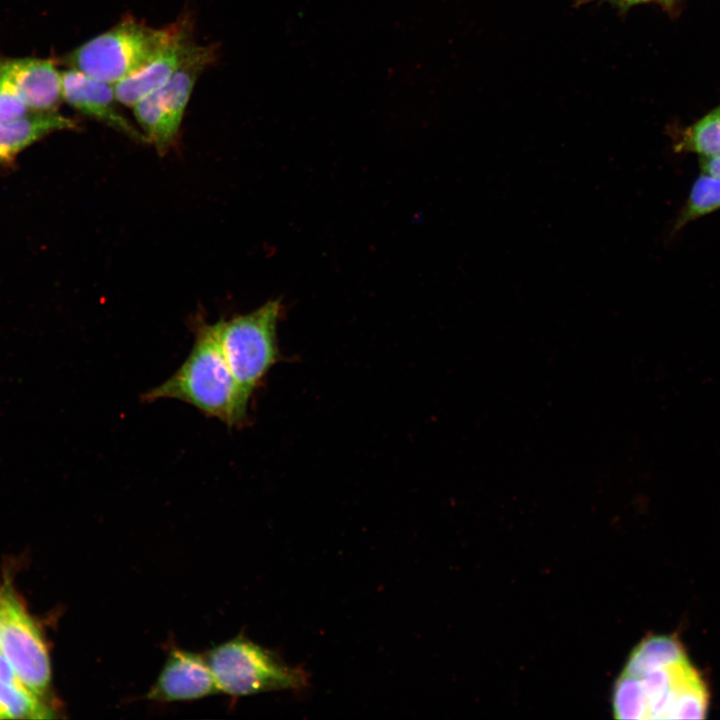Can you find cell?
<instances>
[{
  "label": "cell",
  "mask_w": 720,
  "mask_h": 720,
  "mask_svg": "<svg viewBox=\"0 0 720 720\" xmlns=\"http://www.w3.org/2000/svg\"><path fill=\"white\" fill-rule=\"evenodd\" d=\"M615 688L619 718L702 719L708 709L705 683L673 636L641 642Z\"/></svg>",
  "instance_id": "1"
},
{
  "label": "cell",
  "mask_w": 720,
  "mask_h": 720,
  "mask_svg": "<svg viewBox=\"0 0 720 720\" xmlns=\"http://www.w3.org/2000/svg\"><path fill=\"white\" fill-rule=\"evenodd\" d=\"M163 399L187 403L230 427L246 422L248 409L241 402L212 324L196 326L193 346L183 363L169 378L142 396L144 402Z\"/></svg>",
  "instance_id": "2"
},
{
  "label": "cell",
  "mask_w": 720,
  "mask_h": 720,
  "mask_svg": "<svg viewBox=\"0 0 720 720\" xmlns=\"http://www.w3.org/2000/svg\"><path fill=\"white\" fill-rule=\"evenodd\" d=\"M177 29L178 20L155 28L126 16L72 50L64 61L71 69L115 84L147 65L172 40Z\"/></svg>",
  "instance_id": "3"
},
{
  "label": "cell",
  "mask_w": 720,
  "mask_h": 720,
  "mask_svg": "<svg viewBox=\"0 0 720 720\" xmlns=\"http://www.w3.org/2000/svg\"><path fill=\"white\" fill-rule=\"evenodd\" d=\"M281 312V301L271 299L251 312L212 323L246 409L254 391L279 361L277 324Z\"/></svg>",
  "instance_id": "4"
},
{
  "label": "cell",
  "mask_w": 720,
  "mask_h": 720,
  "mask_svg": "<svg viewBox=\"0 0 720 720\" xmlns=\"http://www.w3.org/2000/svg\"><path fill=\"white\" fill-rule=\"evenodd\" d=\"M219 693L232 697L267 691H303L309 676L301 667L287 665L272 651L238 636L216 645L206 655Z\"/></svg>",
  "instance_id": "5"
},
{
  "label": "cell",
  "mask_w": 720,
  "mask_h": 720,
  "mask_svg": "<svg viewBox=\"0 0 720 720\" xmlns=\"http://www.w3.org/2000/svg\"><path fill=\"white\" fill-rule=\"evenodd\" d=\"M216 59L215 45L194 43L169 80L132 107L139 129L159 154L175 144L195 84Z\"/></svg>",
  "instance_id": "6"
},
{
  "label": "cell",
  "mask_w": 720,
  "mask_h": 720,
  "mask_svg": "<svg viewBox=\"0 0 720 720\" xmlns=\"http://www.w3.org/2000/svg\"><path fill=\"white\" fill-rule=\"evenodd\" d=\"M0 596L4 610L0 649L23 685L43 699L51 683V665L44 639L10 586L1 588Z\"/></svg>",
  "instance_id": "7"
},
{
  "label": "cell",
  "mask_w": 720,
  "mask_h": 720,
  "mask_svg": "<svg viewBox=\"0 0 720 720\" xmlns=\"http://www.w3.org/2000/svg\"><path fill=\"white\" fill-rule=\"evenodd\" d=\"M216 693L219 690L206 657L172 647L146 698L175 702L196 700Z\"/></svg>",
  "instance_id": "8"
},
{
  "label": "cell",
  "mask_w": 720,
  "mask_h": 720,
  "mask_svg": "<svg viewBox=\"0 0 720 720\" xmlns=\"http://www.w3.org/2000/svg\"><path fill=\"white\" fill-rule=\"evenodd\" d=\"M63 100L130 139L148 143L147 138L118 108L114 84L71 69L62 72Z\"/></svg>",
  "instance_id": "9"
},
{
  "label": "cell",
  "mask_w": 720,
  "mask_h": 720,
  "mask_svg": "<svg viewBox=\"0 0 720 720\" xmlns=\"http://www.w3.org/2000/svg\"><path fill=\"white\" fill-rule=\"evenodd\" d=\"M189 16L178 19V29L166 47L147 65L114 84L119 103L133 107L138 101L162 87L181 64L195 43Z\"/></svg>",
  "instance_id": "10"
},
{
  "label": "cell",
  "mask_w": 720,
  "mask_h": 720,
  "mask_svg": "<svg viewBox=\"0 0 720 720\" xmlns=\"http://www.w3.org/2000/svg\"><path fill=\"white\" fill-rule=\"evenodd\" d=\"M9 78L31 111H55L63 100L62 72L49 59H5Z\"/></svg>",
  "instance_id": "11"
},
{
  "label": "cell",
  "mask_w": 720,
  "mask_h": 720,
  "mask_svg": "<svg viewBox=\"0 0 720 720\" xmlns=\"http://www.w3.org/2000/svg\"><path fill=\"white\" fill-rule=\"evenodd\" d=\"M75 127L72 119L55 111H30L17 119L0 122V162L12 159L48 134Z\"/></svg>",
  "instance_id": "12"
},
{
  "label": "cell",
  "mask_w": 720,
  "mask_h": 720,
  "mask_svg": "<svg viewBox=\"0 0 720 720\" xmlns=\"http://www.w3.org/2000/svg\"><path fill=\"white\" fill-rule=\"evenodd\" d=\"M50 706L21 684L0 681V719L52 718Z\"/></svg>",
  "instance_id": "13"
},
{
  "label": "cell",
  "mask_w": 720,
  "mask_h": 720,
  "mask_svg": "<svg viewBox=\"0 0 720 720\" xmlns=\"http://www.w3.org/2000/svg\"><path fill=\"white\" fill-rule=\"evenodd\" d=\"M675 150L698 153L701 157L720 155V105L686 128Z\"/></svg>",
  "instance_id": "14"
},
{
  "label": "cell",
  "mask_w": 720,
  "mask_h": 720,
  "mask_svg": "<svg viewBox=\"0 0 720 720\" xmlns=\"http://www.w3.org/2000/svg\"><path fill=\"white\" fill-rule=\"evenodd\" d=\"M717 209H720V178L703 173L693 183L688 200L675 223L674 231Z\"/></svg>",
  "instance_id": "15"
},
{
  "label": "cell",
  "mask_w": 720,
  "mask_h": 720,
  "mask_svg": "<svg viewBox=\"0 0 720 720\" xmlns=\"http://www.w3.org/2000/svg\"><path fill=\"white\" fill-rule=\"evenodd\" d=\"M30 111L9 78L5 61L0 60V122L17 119Z\"/></svg>",
  "instance_id": "16"
},
{
  "label": "cell",
  "mask_w": 720,
  "mask_h": 720,
  "mask_svg": "<svg viewBox=\"0 0 720 720\" xmlns=\"http://www.w3.org/2000/svg\"><path fill=\"white\" fill-rule=\"evenodd\" d=\"M0 681L6 684H21L13 666L0 649ZM23 684V683H22Z\"/></svg>",
  "instance_id": "17"
},
{
  "label": "cell",
  "mask_w": 720,
  "mask_h": 720,
  "mask_svg": "<svg viewBox=\"0 0 720 720\" xmlns=\"http://www.w3.org/2000/svg\"><path fill=\"white\" fill-rule=\"evenodd\" d=\"M700 168L703 173L720 178V155L701 157Z\"/></svg>",
  "instance_id": "18"
},
{
  "label": "cell",
  "mask_w": 720,
  "mask_h": 720,
  "mask_svg": "<svg viewBox=\"0 0 720 720\" xmlns=\"http://www.w3.org/2000/svg\"><path fill=\"white\" fill-rule=\"evenodd\" d=\"M621 5H635L639 3L649 2L652 0H613ZM663 1H669V0H663Z\"/></svg>",
  "instance_id": "19"
},
{
  "label": "cell",
  "mask_w": 720,
  "mask_h": 720,
  "mask_svg": "<svg viewBox=\"0 0 720 720\" xmlns=\"http://www.w3.org/2000/svg\"><path fill=\"white\" fill-rule=\"evenodd\" d=\"M3 621H4V610H3L2 599L0 596V632L2 629Z\"/></svg>",
  "instance_id": "20"
}]
</instances>
